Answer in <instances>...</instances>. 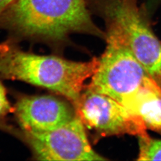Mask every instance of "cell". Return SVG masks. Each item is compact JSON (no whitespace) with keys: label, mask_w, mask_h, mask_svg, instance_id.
<instances>
[{"label":"cell","mask_w":161,"mask_h":161,"mask_svg":"<svg viewBox=\"0 0 161 161\" xmlns=\"http://www.w3.org/2000/svg\"><path fill=\"white\" fill-rule=\"evenodd\" d=\"M13 113L16 127L30 132H45L67 124L76 116L68 100L48 94L13 92Z\"/></svg>","instance_id":"52a82bcc"},{"label":"cell","mask_w":161,"mask_h":161,"mask_svg":"<svg viewBox=\"0 0 161 161\" xmlns=\"http://www.w3.org/2000/svg\"><path fill=\"white\" fill-rule=\"evenodd\" d=\"M15 0H0V28L4 16Z\"/></svg>","instance_id":"8fae6325"},{"label":"cell","mask_w":161,"mask_h":161,"mask_svg":"<svg viewBox=\"0 0 161 161\" xmlns=\"http://www.w3.org/2000/svg\"><path fill=\"white\" fill-rule=\"evenodd\" d=\"M86 128L98 137L148 134L143 122L114 98L86 86L74 106Z\"/></svg>","instance_id":"8992f818"},{"label":"cell","mask_w":161,"mask_h":161,"mask_svg":"<svg viewBox=\"0 0 161 161\" xmlns=\"http://www.w3.org/2000/svg\"><path fill=\"white\" fill-rule=\"evenodd\" d=\"M99 58L76 62L55 55L23 50L10 38L0 43V79L18 80L56 93L75 106L86 80L97 69Z\"/></svg>","instance_id":"7a4b0ae2"},{"label":"cell","mask_w":161,"mask_h":161,"mask_svg":"<svg viewBox=\"0 0 161 161\" xmlns=\"http://www.w3.org/2000/svg\"><path fill=\"white\" fill-rule=\"evenodd\" d=\"M128 110L147 130L161 134V85L150 76L134 98Z\"/></svg>","instance_id":"ba28073f"},{"label":"cell","mask_w":161,"mask_h":161,"mask_svg":"<svg viewBox=\"0 0 161 161\" xmlns=\"http://www.w3.org/2000/svg\"><path fill=\"white\" fill-rule=\"evenodd\" d=\"M13 113V105L8 97V92L6 86L0 79V131L14 137L17 127L11 124L8 118Z\"/></svg>","instance_id":"9c48e42d"},{"label":"cell","mask_w":161,"mask_h":161,"mask_svg":"<svg viewBox=\"0 0 161 161\" xmlns=\"http://www.w3.org/2000/svg\"><path fill=\"white\" fill-rule=\"evenodd\" d=\"M108 24L121 34L147 74L161 84V42L134 0H109L105 6Z\"/></svg>","instance_id":"277c9868"},{"label":"cell","mask_w":161,"mask_h":161,"mask_svg":"<svg viewBox=\"0 0 161 161\" xmlns=\"http://www.w3.org/2000/svg\"><path fill=\"white\" fill-rule=\"evenodd\" d=\"M106 46L86 87L114 98L128 110L150 75L134 57L119 32L108 24Z\"/></svg>","instance_id":"3957f363"},{"label":"cell","mask_w":161,"mask_h":161,"mask_svg":"<svg viewBox=\"0 0 161 161\" xmlns=\"http://www.w3.org/2000/svg\"><path fill=\"white\" fill-rule=\"evenodd\" d=\"M137 161H161V139L151 138L149 134L138 136Z\"/></svg>","instance_id":"30bf717a"},{"label":"cell","mask_w":161,"mask_h":161,"mask_svg":"<svg viewBox=\"0 0 161 161\" xmlns=\"http://www.w3.org/2000/svg\"><path fill=\"white\" fill-rule=\"evenodd\" d=\"M1 28L19 42L29 40L59 46L75 33L105 38L92 21L84 0H15Z\"/></svg>","instance_id":"6da1fadb"},{"label":"cell","mask_w":161,"mask_h":161,"mask_svg":"<svg viewBox=\"0 0 161 161\" xmlns=\"http://www.w3.org/2000/svg\"><path fill=\"white\" fill-rule=\"evenodd\" d=\"M161 0H150V2H151V4H153V5H155V4L157 3V2H159Z\"/></svg>","instance_id":"7c38bea8"},{"label":"cell","mask_w":161,"mask_h":161,"mask_svg":"<svg viewBox=\"0 0 161 161\" xmlns=\"http://www.w3.org/2000/svg\"><path fill=\"white\" fill-rule=\"evenodd\" d=\"M14 137L26 146L38 161H106L92 149L86 128L76 116L62 127L45 132L19 130Z\"/></svg>","instance_id":"5b68a950"}]
</instances>
